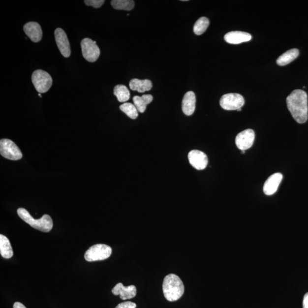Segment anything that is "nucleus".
<instances>
[{"instance_id":"obj_1","label":"nucleus","mask_w":308,"mask_h":308,"mask_svg":"<svg viewBox=\"0 0 308 308\" xmlns=\"http://www.w3.org/2000/svg\"><path fill=\"white\" fill-rule=\"evenodd\" d=\"M290 113L299 123H306L308 118V95L303 90H295L286 98Z\"/></svg>"},{"instance_id":"obj_2","label":"nucleus","mask_w":308,"mask_h":308,"mask_svg":"<svg viewBox=\"0 0 308 308\" xmlns=\"http://www.w3.org/2000/svg\"><path fill=\"white\" fill-rule=\"evenodd\" d=\"M163 292L168 302H175L180 299L184 294L185 286L178 276L170 274L164 278Z\"/></svg>"},{"instance_id":"obj_3","label":"nucleus","mask_w":308,"mask_h":308,"mask_svg":"<svg viewBox=\"0 0 308 308\" xmlns=\"http://www.w3.org/2000/svg\"><path fill=\"white\" fill-rule=\"evenodd\" d=\"M18 216L26 223L30 224L31 227L36 230L44 232H49L52 230L53 227L52 218L47 214L44 215L41 218L35 219L31 216L28 211L20 208L17 210Z\"/></svg>"},{"instance_id":"obj_4","label":"nucleus","mask_w":308,"mask_h":308,"mask_svg":"<svg viewBox=\"0 0 308 308\" xmlns=\"http://www.w3.org/2000/svg\"><path fill=\"white\" fill-rule=\"evenodd\" d=\"M34 87L39 93H45L52 87L53 79L48 72L42 70L34 71L31 76Z\"/></svg>"},{"instance_id":"obj_5","label":"nucleus","mask_w":308,"mask_h":308,"mask_svg":"<svg viewBox=\"0 0 308 308\" xmlns=\"http://www.w3.org/2000/svg\"><path fill=\"white\" fill-rule=\"evenodd\" d=\"M112 253V249L110 246L99 244L92 246L86 252L84 257L86 260L92 262L108 259Z\"/></svg>"},{"instance_id":"obj_6","label":"nucleus","mask_w":308,"mask_h":308,"mask_svg":"<svg viewBox=\"0 0 308 308\" xmlns=\"http://www.w3.org/2000/svg\"><path fill=\"white\" fill-rule=\"evenodd\" d=\"M0 153L5 158L12 160H20L23 157L19 147L8 139H2L0 141Z\"/></svg>"},{"instance_id":"obj_7","label":"nucleus","mask_w":308,"mask_h":308,"mask_svg":"<svg viewBox=\"0 0 308 308\" xmlns=\"http://www.w3.org/2000/svg\"><path fill=\"white\" fill-rule=\"evenodd\" d=\"M245 99L238 93H228L221 96L220 105L226 110H238L245 105Z\"/></svg>"},{"instance_id":"obj_8","label":"nucleus","mask_w":308,"mask_h":308,"mask_svg":"<svg viewBox=\"0 0 308 308\" xmlns=\"http://www.w3.org/2000/svg\"><path fill=\"white\" fill-rule=\"evenodd\" d=\"M96 43L88 38H84L81 41L82 55L88 62H94L99 58L100 49Z\"/></svg>"},{"instance_id":"obj_9","label":"nucleus","mask_w":308,"mask_h":308,"mask_svg":"<svg viewBox=\"0 0 308 308\" xmlns=\"http://www.w3.org/2000/svg\"><path fill=\"white\" fill-rule=\"evenodd\" d=\"M255 134L252 129H246L236 136V146L242 151H246L251 148L255 141Z\"/></svg>"},{"instance_id":"obj_10","label":"nucleus","mask_w":308,"mask_h":308,"mask_svg":"<svg viewBox=\"0 0 308 308\" xmlns=\"http://www.w3.org/2000/svg\"><path fill=\"white\" fill-rule=\"evenodd\" d=\"M55 35L57 45L61 53L66 58L71 55L70 45L67 35L62 28H57L55 31Z\"/></svg>"},{"instance_id":"obj_11","label":"nucleus","mask_w":308,"mask_h":308,"mask_svg":"<svg viewBox=\"0 0 308 308\" xmlns=\"http://www.w3.org/2000/svg\"><path fill=\"white\" fill-rule=\"evenodd\" d=\"M191 165L198 170H203L206 168L209 160L205 153L199 150H192L188 155Z\"/></svg>"},{"instance_id":"obj_12","label":"nucleus","mask_w":308,"mask_h":308,"mask_svg":"<svg viewBox=\"0 0 308 308\" xmlns=\"http://www.w3.org/2000/svg\"><path fill=\"white\" fill-rule=\"evenodd\" d=\"M113 294L120 295L123 300L134 298L137 295V288L134 285L124 286L122 283H118L112 289Z\"/></svg>"},{"instance_id":"obj_13","label":"nucleus","mask_w":308,"mask_h":308,"mask_svg":"<svg viewBox=\"0 0 308 308\" xmlns=\"http://www.w3.org/2000/svg\"><path fill=\"white\" fill-rule=\"evenodd\" d=\"M283 178L281 173H275L272 175L265 182L263 191L266 195H274L277 189Z\"/></svg>"},{"instance_id":"obj_14","label":"nucleus","mask_w":308,"mask_h":308,"mask_svg":"<svg viewBox=\"0 0 308 308\" xmlns=\"http://www.w3.org/2000/svg\"><path fill=\"white\" fill-rule=\"evenodd\" d=\"M24 31L31 41L37 43L41 40L42 38V28L37 23L30 22L25 25Z\"/></svg>"},{"instance_id":"obj_15","label":"nucleus","mask_w":308,"mask_h":308,"mask_svg":"<svg viewBox=\"0 0 308 308\" xmlns=\"http://www.w3.org/2000/svg\"><path fill=\"white\" fill-rule=\"evenodd\" d=\"M252 35L246 32L234 31L225 35L224 39L228 44H239L251 40Z\"/></svg>"},{"instance_id":"obj_16","label":"nucleus","mask_w":308,"mask_h":308,"mask_svg":"<svg viewBox=\"0 0 308 308\" xmlns=\"http://www.w3.org/2000/svg\"><path fill=\"white\" fill-rule=\"evenodd\" d=\"M196 96L193 92H186L182 100V108L185 115L190 116L195 110Z\"/></svg>"},{"instance_id":"obj_17","label":"nucleus","mask_w":308,"mask_h":308,"mask_svg":"<svg viewBox=\"0 0 308 308\" xmlns=\"http://www.w3.org/2000/svg\"><path fill=\"white\" fill-rule=\"evenodd\" d=\"M129 87L132 91L143 93L151 90L153 84L152 82L149 80H140L135 78L130 81Z\"/></svg>"},{"instance_id":"obj_18","label":"nucleus","mask_w":308,"mask_h":308,"mask_svg":"<svg viewBox=\"0 0 308 308\" xmlns=\"http://www.w3.org/2000/svg\"><path fill=\"white\" fill-rule=\"evenodd\" d=\"M153 96L150 94H144L141 96H135L133 97L134 105L137 109L138 112L144 113L146 107L153 101Z\"/></svg>"},{"instance_id":"obj_19","label":"nucleus","mask_w":308,"mask_h":308,"mask_svg":"<svg viewBox=\"0 0 308 308\" xmlns=\"http://www.w3.org/2000/svg\"><path fill=\"white\" fill-rule=\"evenodd\" d=\"M299 56V51L297 49H292L282 54L277 61L279 66H285L294 61Z\"/></svg>"},{"instance_id":"obj_20","label":"nucleus","mask_w":308,"mask_h":308,"mask_svg":"<svg viewBox=\"0 0 308 308\" xmlns=\"http://www.w3.org/2000/svg\"><path fill=\"white\" fill-rule=\"evenodd\" d=\"M0 253L5 259H9L13 255V249L9 239L4 235H0Z\"/></svg>"},{"instance_id":"obj_21","label":"nucleus","mask_w":308,"mask_h":308,"mask_svg":"<svg viewBox=\"0 0 308 308\" xmlns=\"http://www.w3.org/2000/svg\"><path fill=\"white\" fill-rule=\"evenodd\" d=\"M114 94L120 102H126L130 98V92L126 86L123 85H118L114 88Z\"/></svg>"},{"instance_id":"obj_22","label":"nucleus","mask_w":308,"mask_h":308,"mask_svg":"<svg viewBox=\"0 0 308 308\" xmlns=\"http://www.w3.org/2000/svg\"><path fill=\"white\" fill-rule=\"evenodd\" d=\"M111 4L115 9L130 11L134 8L135 2L132 0H113Z\"/></svg>"},{"instance_id":"obj_23","label":"nucleus","mask_w":308,"mask_h":308,"mask_svg":"<svg viewBox=\"0 0 308 308\" xmlns=\"http://www.w3.org/2000/svg\"><path fill=\"white\" fill-rule=\"evenodd\" d=\"M209 25L210 21L207 17H200L193 26V32L196 35H202L206 31Z\"/></svg>"},{"instance_id":"obj_24","label":"nucleus","mask_w":308,"mask_h":308,"mask_svg":"<svg viewBox=\"0 0 308 308\" xmlns=\"http://www.w3.org/2000/svg\"><path fill=\"white\" fill-rule=\"evenodd\" d=\"M120 110L130 118L132 120L137 119L138 116V111L134 104L124 103L120 107Z\"/></svg>"},{"instance_id":"obj_25","label":"nucleus","mask_w":308,"mask_h":308,"mask_svg":"<svg viewBox=\"0 0 308 308\" xmlns=\"http://www.w3.org/2000/svg\"><path fill=\"white\" fill-rule=\"evenodd\" d=\"M104 0H85L84 2L88 6H92L95 8H99L103 5Z\"/></svg>"},{"instance_id":"obj_26","label":"nucleus","mask_w":308,"mask_h":308,"mask_svg":"<svg viewBox=\"0 0 308 308\" xmlns=\"http://www.w3.org/2000/svg\"><path fill=\"white\" fill-rule=\"evenodd\" d=\"M137 308V305L134 303H132L131 302H126L122 303L116 307V308Z\"/></svg>"},{"instance_id":"obj_27","label":"nucleus","mask_w":308,"mask_h":308,"mask_svg":"<svg viewBox=\"0 0 308 308\" xmlns=\"http://www.w3.org/2000/svg\"><path fill=\"white\" fill-rule=\"evenodd\" d=\"M303 306V308H308V292L304 297Z\"/></svg>"},{"instance_id":"obj_28","label":"nucleus","mask_w":308,"mask_h":308,"mask_svg":"<svg viewBox=\"0 0 308 308\" xmlns=\"http://www.w3.org/2000/svg\"><path fill=\"white\" fill-rule=\"evenodd\" d=\"M13 308H27L22 303L16 302L14 304Z\"/></svg>"},{"instance_id":"obj_29","label":"nucleus","mask_w":308,"mask_h":308,"mask_svg":"<svg viewBox=\"0 0 308 308\" xmlns=\"http://www.w3.org/2000/svg\"><path fill=\"white\" fill-rule=\"evenodd\" d=\"M38 96H40V97H42V96H41L40 93H39V94H38Z\"/></svg>"},{"instance_id":"obj_30","label":"nucleus","mask_w":308,"mask_h":308,"mask_svg":"<svg viewBox=\"0 0 308 308\" xmlns=\"http://www.w3.org/2000/svg\"><path fill=\"white\" fill-rule=\"evenodd\" d=\"M243 154H245V151H242Z\"/></svg>"}]
</instances>
